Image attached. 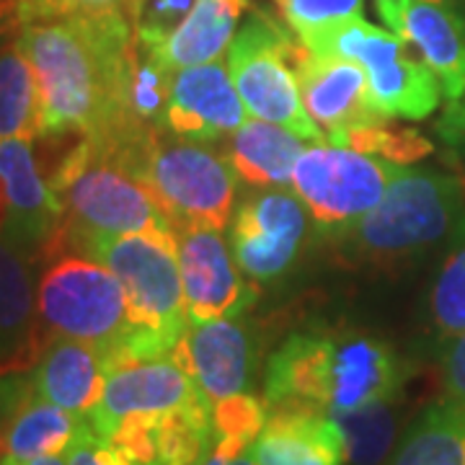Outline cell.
Segmentation results:
<instances>
[{
    "mask_svg": "<svg viewBox=\"0 0 465 465\" xmlns=\"http://www.w3.org/2000/svg\"><path fill=\"white\" fill-rule=\"evenodd\" d=\"M29 57L42 101V137L109 134L148 127L127 112L124 85L134 18L127 11L70 14L34 21L16 34Z\"/></svg>",
    "mask_w": 465,
    "mask_h": 465,
    "instance_id": "6da1fadb",
    "label": "cell"
},
{
    "mask_svg": "<svg viewBox=\"0 0 465 465\" xmlns=\"http://www.w3.org/2000/svg\"><path fill=\"white\" fill-rule=\"evenodd\" d=\"M409 370L385 341L365 333H292L269 357V409L300 406L347 414L399 399Z\"/></svg>",
    "mask_w": 465,
    "mask_h": 465,
    "instance_id": "7a4b0ae2",
    "label": "cell"
},
{
    "mask_svg": "<svg viewBox=\"0 0 465 465\" xmlns=\"http://www.w3.org/2000/svg\"><path fill=\"white\" fill-rule=\"evenodd\" d=\"M124 287L130 329L104 354L106 372L127 362L166 357L189 329L176 241L148 232L94 238L84 249Z\"/></svg>",
    "mask_w": 465,
    "mask_h": 465,
    "instance_id": "3957f363",
    "label": "cell"
},
{
    "mask_svg": "<svg viewBox=\"0 0 465 465\" xmlns=\"http://www.w3.org/2000/svg\"><path fill=\"white\" fill-rule=\"evenodd\" d=\"M47 182L63 204L65 241H73L78 249L94 238L133 232L176 241V232L148 189L85 134L60 158Z\"/></svg>",
    "mask_w": 465,
    "mask_h": 465,
    "instance_id": "277c9868",
    "label": "cell"
},
{
    "mask_svg": "<svg viewBox=\"0 0 465 465\" xmlns=\"http://www.w3.org/2000/svg\"><path fill=\"white\" fill-rule=\"evenodd\" d=\"M463 213L460 173L399 166L381 204L339 228V243L357 262L393 264L442 241Z\"/></svg>",
    "mask_w": 465,
    "mask_h": 465,
    "instance_id": "5b68a950",
    "label": "cell"
},
{
    "mask_svg": "<svg viewBox=\"0 0 465 465\" xmlns=\"http://www.w3.org/2000/svg\"><path fill=\"white\" fill-rule=\"evenodd\" d=\"M119 161L148 189L173 232L186 225L223 231L231 223L235 171L225 155L153 127L124 143Z\"/></svg>",
    "mask_w": 465,
    "mask_h": 465,
    "instance_id": "8992f818",
    "label": "cell"
},
{
    "mask_svg": "<svg viewBox=\"0 0 465 465\" xmlns=\"http://www.w3.org/2000/svg\"><path fill=\"white\" fill-rule=\"evenodd\" d=\"M302 47L321 57H344L365 67L370 96L388 119H427L442 99V85L419 52L396 32L362 16L300 32Z\"/></svg>",
    "mask_w": 465,
    "mask_h": 465,
    "instance_id": "52a82bcc",
    "label": "cell"
},
{
    "mask_svg": "<svg viewBox=\"0 0 465 465\" xmlns=\"http://www.w3.org/2000/svg\"><path fill=\"white\" fill-rule=\"evenodd\" d=\"M300 39L292 29L266 14L253 16L241 26L228 47V70L238 96L251 116L282 124L308 143H329L326 133L305 112L300 99L295 54Z\"/></svg>",
    "mask_w": 465,
    "mask_h": 465,
    "instance_id": "ba28073f",
    "label": "cell"
},
{
    "mask_svg": "<svg viewBox=\"0 0 465 465\" xmlns=\"http://www.w3.org/2000/svg\"><path fill=\"white\" fill-rule=\"evenodd\" d=\"M36 311L50 336L81 339L101 357L130 329L124 287L96 259L57 256L36 284Z\"/></svg>",
    "mask_w": 465,
    "mask_h": 465,
    "instance_id": "9c48e42d",
    "label": "cell"
},
{
    "mask_svg": "<svg viewBox=\"0 0 465 465\" xmlns=\"http://www.w3.org/2000/svg\"><path fill=\"white\" fill-rule=\"evenodd\" d=\"M399 166L381 155L316 143L292 168V189L316 223L341 228L381 204Z\"/></svg>",
    "mask_w": 465,
    "mask_h": 465,
    "instance_id": "30bf717a",
    "label": "cell"
},
{
    "mask_svg": "<svg viewBox=\"0 0 465 465\" xmlns=\"http://www.w3.org/2000/svg\"><path fill=\"white\" fill-rule=\"evenodd\" d=\"M0 189L5 207L0 238L32 259L63 249V204L39 171L32 140L14 137L0 143Z\"/></svg>",
    "mask_w": 465,
    "mask_h": 465,
    "instance_id": "8fae6325",
    "label": "cell"
},
{
    "mask_svg": "<svg viewBox=\"0 0 465 465\" xmlns=\"http://www.w3.org/2000/svg\"><path fill=\"white\" fill-rule=\"evenodd\" d=\"M305 228V204L298 194L262 189L232 210V256L249 280L272 282L298 259Z\"/></svg>",
    "mask_w": 465,
    "mask_h": 465,
    "instance_id": "7c38bea8",
    "label": "cell"
},
{
    "mask_svg": "<svg viewBox=\"0 0 465 465\" xmlns=\"http://www.w3.org/2000/svg\"><path fill=\"white\" fill-rule=\"evenodd\" d=\"M176 246L189 323L238 318L256 302L259 287L243 280V272L228 249L220 228H179Z\"/></svg>",
    "mask_w": 465,
    "mask_h": 465,
    "instance_id": "4fadbf2b",
    "label": "cell"
},
{
    "mask_svg": "<svg viewBox=\"0 0 465 465\" xmlns=\"http://www.w3.org/2000/svg\"><path fill=\"white\" fill-rule=\"evenodd\" d=\"M295 75L305 112L326 133L331 145L341 148L347 134L388 119L370 96V81L360 63L344 57H321L305 50L300 42Z\"/></svg>",
    "mask_w": 465,
    "mask_h": 465,
    "instance_id": "5bb4252c",
    "label": "cell"
},
{
    "mask_svg": "<svg viewBox=\"0 0 465 465\" xmlns=\"http://www.w3.org/2000/svg\"><path fill=\"white\" fill-rule=\"evenodd\" d=\"M200 401H207L200 385L173 354L140 360L106 372L104 393L88 414V424L101 437H112L130 416L166 414Z\"/></svg>",
    "mask_w": 465,
    "mask_h": 465,
    "instance_id": "9a60e30c",
    "label": "cell"
},
{
    "mask_svg": "<svg viewBox=\"0 0 465 465\" xmlns=\"http://www.w3.org/2000/svg\"><path fill=\"white\" fill-rule=\"evenodd\" d=\"M382 24L403 36L430 65L442 96L458 101L465 94V18L434 0H375Z\"/></svg>",
    "mask_w": 465,
    "mask_h": 465,
    "instance_id": "2e32d148",
    "label": "cell"
},
{
    "mask_svg": "<svg viewBox=\"0 0 465 465\" xmlns=\"http://www.w3.org/2000/svg\"><path fill=\"white\" fill-rule=\"evenodd\" d=\"M249 119L225 60L183 67L173 75L163 133L182 140L210 143L232 134Z\"/></svg>",
    "mask_w": 465,
    "mask_h": 465,
    "instance_id": "e0dca14e",
    "label": "cell"
},
{
    "mask_svg": "<svg viewBox=\"0 0 465 465\" xmlns=\"http://www.w3.org/2000/svg\"><path fill=\"white\" fill-rule=\"evenodd\" d=\"M171 354L194 378L213 406L246 393L251 378V341L241 321L215 318L204 323H189Z\"/></svg>",
    "mask_w": 465,
    "mask_h": 465,
    "instance_id": "ac0fdd59",
    "label": "cell"
},
{
    "mask_svg": "<svg viewBox=\"0 0 465 465\" xmlns=\"http://www.w3.org/2000/svg\"><path fill=\"white\" fill-rule=\"evenodd\" d=\"M50 339L36 311L32 256L0 238V375L36 365Z\"/></svg>",
    "mask_w": 465,
    "mask_h": 465,
    "instance_id": "d6986e66",
    "label": "cell"
},
{
    "mask_svg": "<svg viewBox=\"0 0 465 465\" xmlns=\"http://www.w3.org/2000/svg\"><path fill=\"white\" fill-rule=\"evenodd\" d=\"M256 465H344V434L331 416L316 409H272L249 448Z\"/></svg>",
    "mask_w": 465,
    "mask_h": 465,
    "instance_id": "ffe728a7",
    "label": "cell"
},
{
    "mask_svg": "<svg viewBox=\"0 0 465 465\" xmlns=\"http://www.w3.org/2000/svg\"><path fill=\"white\" fill-rule=\"evenodd\" d=\"M32 381L42 399L70 414L88 416L99 403L106 382L101 349L81 339L52 336Z\"/></svg>",
    "mask_w": 465,
    "mask_h": 465,
    "instance_id": "44dd1931",
    "label": "cell"
},
{
    "mask_svg": "<svg viewBox=\"0 0 465 465\" xmlns=\"http://www.w3.org/2000/svg\"><path fill=\"white\" fill-rule=\"evenodd\" d=\"M249 0H194L183 21L158 45H143L171 73L223 60Z\"/></svg>",
    "mask_w": 465,
    "mask_h": 465,
    "instance_id": "7402d4cb",
    "label": "cell"
},
{
    "mask_svg": "<svg viewBox=\"0 0 465 465\" xmlns=\"http://www.w3.org/2000/svg\"><path fill=\"white\" fill-rule=\"evenodd\" d=\"M298 134L266 119H246L228 140L225 158L243 182L259 189H284L292 183V168L302 155Z\"/></svg>",
    "mask_w": 465,
    "mask_h": 465,
    "instance_id": "603a6c76",
    "label": "cell"
},
{
    "mask_svg": "<svg viewBox=\"0 0 465 465\" xmlns=\"http://www.w3.org/2000/svg\"><path fill=\"white\" fill-rule=\"evenodd\" d=\"M388 465H465V416L448 399L427 406Z\"/></svg>",
    "mask_w": 465,
    "mask_h": 465,
    "instance_id": "cb8c5ba5",
    "label": "cell"
},
{
    "mask_svg": "<svg viewBox=\"0 0 465 465\" xmlns=\"http://www.w3.org/2000/svg\"><path fill=\"white\" fill-rule=\"evenodd\" d=\"M45 134L39 85L29 57L16 39L0 45V143Z\"/></svg>",
    "mask_w": 465,
    "mask_h": 465,
    "instance_id": "d4e9b609",
    "label": "cell"
},
{
    "mask_svg": "<svg viewBox=\"0 0 465 465\" xmlns=\"http://www.w3.org/2000/svg\"><path fill=\"white\" fill-rule=\"evenodd\" d=\"M430 318L442 344L465 333V213L450 232V246L430 290Z\"/></svg>",
    "mask_w": 465,
    "mask_h": 465,
    "instance_id": "484cf974",
    "label": "cell"
},
{
    "mask_svg": "<svg viewBox=\"0 0 465 465\" xmlns=\"http://www.w3.org/2000/svg\"><path fill=\"white\" fill-rule=\"evenodd\" d=\"M393 403L396 401H385L347 414H331L344 434L349 465H381L385 460V455L393 448L399 427Z\"/></svg>",
    "mask_w": 465,
    "mask_h": 465,
    "instance_id": "4316f807",
    "label": "cell"
},
{
    "mask_svg": "<svg viewBox=\"0 0 465 465\" xmlns=\"http://www.w3.org/2000/svg\"><path fill=\"white\" fill-rule=\"evenodd\" d=\"M341 148L381 155V158H388V161L401 163V166L414 163V161L430 155L434 150L432 143L424 134L416 133V130H409V127H391L388 119L381 122V124H375V127H365V130L347 134Z\"/></svg>",
    "mask_w": 465,
    "mask_h": 465,
    "instance_id": "83f0119b",
    "label": "cell"
},
{
    "mask_svg": "<svg viewBox=\"0 0 465 465\" xmlns=\"http://www.w3.org/2000/svg\"><path fill=\"white\" fill-rule=\"evenodd\" d=\"M266 403L253 396L238 393L232 399L220 401L213 406V427L215 440H231L243 450L253 445V440L262 434L266 424Z\"/></svg>",
    "mask_w": 465,
    "mask_h": 465,
    "instance_id": "f1b7e54d",
    "label": "cell"
},
{
    "mask_svg": "<svg viewBox=\"0 0 465 465\" xmlns=\"http://www.w3.org/2000/svg\"><path fill=\"white\" fill-rule=\"evenodd\" d=\"M282 21L295 34L362 16L365 0H274Z\"/></svg>",
    "mask_w": 465,
    "mask_h": 465,
    "instance_id": "f546056e",
    "label": "cell"
},
{
    "mask_svg": "<svg viewBox=\"0 0 465 465\" xmlns=\"http://www.w3.org/2000/svg\"><path fill=\"white\" fill-rule=\"evenodd\" d=\"M65 460L67 465H137L112 440L94 432L88 419L65 450Z\"/></svg>",
    "mask_w": 465,
    "mask_h": 465,
    "instance_id": "4dcf8cb0",
    "label": "cell"
},
{
    "mask_svg": "<svg viewBox=\"0 0 465 465\" xmlns=\"http://www.w3.org/2000/svg\"><path fill=\"white\" fill-rule=\"evenodd\" d=\"M442 382H445V396L450 403L465 416V333L445 344Z\"/></svg>",
    "mask_w": 465,
    "mask_h": 465,
    "instance_id": "1f68e13d",
    "label": "cell"
},
{
    "mask_svg": "<svg viewBox=\"0 0 465 465\" xmlns=\"http://www.w3.org/2000/svg\"><path fill=\"white\" fill-rule=\"evenodd\" d=\"M434 130L452 148H465V94L458 101H450Z\"/></svg>",
    "mask_w": 465,
    "mask_h": 465,
    "instance_id": "d6a6232c",
    "label": "cell"
},
{
    "mask_svg": "<svg viewBox=\"0 0 465 465\" xmlns=\"http://www.w3.org/2000/svg\"><path fill=\"white\" fill-rule=\"evenodd\" d=\"M18 11H21V26L34 24V21L67 16L63 0H18Z\"/></svg>",
    "mask_w": 465,
    "mask_h": 465,
    "instance_id": "836d02e7",
    "label": "cell"
},
{
    "mask_svg": "<svg viewBox=\"0 0 465 465\" xmlns=\"http://www.w3.org/2000/svg\"><path fill=\"white\" fill-rule=\"evenodd\" d=\"M70 14H104V11H127L134 18V0H63Z\"/></svg>",
    "mask_w": 465,
    "mask_h": 465,
    "instance_id": "e575fe53",
    "label": "cell"
},
{
    "mask_svg": "<svg viewBox=\"0 0 465 465\" xmlns=\"http://www.w3.org/2000/svg\"><path fill=\"white\" fill-rule=\"evenodd\" d=\"M21 29V11L18 0H0V45Z\"/></svg>",
    "mask_w": 465,
    "mask_h": 465,
    "instance_id": "d590c367",
    "label": "cell"
},
{
    "mask_svg": "<svg viewBox=\"0 0 465 465\" xmlns=\"http://www.w3.org/2000/svg\"><path fill=\"white\" fill-rule=\"evenodd\" d=\"M246 450L241 448V445H235L231 440H215V448L213 452L197 465H231L238 455H243Z\"/></svg>",
    "mask_w": 465,
    "mask_h": 465,
    "instance_id": "8d00e7d4",
    "label": "cell"
},
{
    "mask_svg": "<svg viewBox=\"0 0 465 465\" xmlns=\"http://www.w3.org/2000/svg\"><path fill=\"white\" fill-rule=\"evenodd\" d=\"M3 465H67V460H63L60 455H45V458H36V460H29V463H3Z\"/></svg>",
    "mask_w": 465,
    "mask_h": 465,
    "instance_id": "74e56055",
    "label": "cell"
},
{
    "mask_svg": "<svg viewBox=\"0 0 465 465\" xmlns=\"http://www.w3.org/2000/svg\"><path fill=\"white\" fill-rule=\"evenodd\" d=\"M137 5H140V0H134V16H137Z\"/></svg>",
    "mask_w": 465,
    "mask_h": 465,
    "instance_id": "f35d334b",
    "label": "cell"
},
{
    "mask_svg": "<svg viewBox=\"0 0 465 465\" xmlns=\"http://www.w3.org/2000/svg\"><path fill=\"white\" fill-rule=\"evenodd\" d=\"M434 3H448V0H434Z\"/></svg>",
    "mask_w": 465,
    "mask_h": 465,
    "instance_id": "ab89813d",
    "label": "cell"
}]
</instances>
